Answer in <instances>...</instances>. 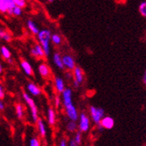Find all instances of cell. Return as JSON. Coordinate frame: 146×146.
<instances>
[{"mask_svg":"<svg viewBox=\"0 0 146 146\" xmlns=\"http://www.w3.org/2000/svg\"><path fill=\"white\" fill-rule=\"evenodd\" d=\"M14 109H15V114L17 116V118L19 119H24V116H25V108L24 106L18 103L15 104V106H14Z\"/></svg>","mask_w":146,"mask_h":146,"instance_id":"17","label":"cell"},{"mask_svg":"<svg viewBox=\"0 0 146 146\" xmlns=\"http://www.w3.org/2000/svg\"><path fill=\"white\" fill-rule=\"evenodd\" d=\"M78 124V131L84 133H88L91 128V119L89 116L86 112H81L78 115V119L77 120Z\"/></svg>","mask_w":146,"mask_h":146,"instance_id":"2","label":"cell"},{"mask_svg":"<svg viewBox=\"0 0 146 146\" xmlns=\"http://www.w3.org/2000/svg\"><path fill=\"white\" fill-rule=\"evenodd\" d=\"M115 121L110 116H104V118L101 119L99 125L104 129H111L114 127Z\"/></svg>","mask_w":146,"mask_h":146,"instance_id":"10","label":"cell"},{"mask_svg":"<svg viewBox=\"0 0 146 146\" xmlns=\"http://www.w3.org/2000/svg\"><path fill=\"white\" fill-rule=\"evenodd\" d=\"M63 109H64V112L66 114L67 118L69 119V120H72V121H77L78 119V111L76 108V106L74 105L73 103L68 104H64L62 105Z\"/></svg>","mask_w":146,"mask_h":146,"instance_id":"5","label":"cell"},{"mask_svg":"<svg viewBox=\"0 0 146 146\" xmlns=\"http://www.w3.org/2000/svg\"><path fill=\"white\" fill-rule=\"evenodd\" d=\"M139 13L143 17H146V2L143 1L139 5Z\"/></svg>","mask_w":146,"mask_h":146,"instance_id":"27","label":"cell"},{"mask_svg":"<svg viewBox=\"0 0 146 146\" xmlns=\"http://www.w3.org/2000/svg\"><path fill=\"white\" fill-rule=\"evenodd\" d=\"M62 59L64 69H66L69 71H72L74 70V68L76 67V62H75V60L72 55L64 54L62 56Z\"/></svg>","mask_w":146,"mask_h":146,"instance_id":"6","label":"cell"},{"mask_svg":"<svg viewBox=\"0 0 146 146\" xmlns=\"http://www.w3.org/2000/svg\"><path fill=\"white\" fill-rule=\"evenodd\" d=\"M48 2H50V3H52V2H54V0H47Z\"/></svg>","mask_w":146,"mask_h":146,"instance_id":"38","label":"cell"},{"mask_svg":"<svg viewBox=\"0 0 146 146\" xmlns=\"http://www.w3.org/2000/svg\"><path fill=\"white\" fill-rule=\"evenodd\" d=\"M38 73L43 78H49L51 76V70L50 67L45 62H42L38 66Z\"/></svg>","mask_w":146,"mask_h":146,"instance_id":"13","label":"cell"},{"mask_svg":"<svg viewBox=\"0 0 146 146\" xmlns=\"http://www.w3.org/2000/svg\"><path fill=\"white\" fill-rule=\"evenodd\" d=\"M0 38L3 39L5 42H10L12 40V35L2 28H0Z\"/></svg>","mask_w":146,"mask_h":146,"instance_id":"21","label":"cell"},{"mask_svg":"<svg viewBox=\"0 0 146 146\" xmlns=\"http://www.w3.org/2000/svg\"><path fill=\"white\" fill-rule=\"evenodd\" d=\"M66 130L69 133L74 134L75 132L78 131V124L77 121H72V120H69L68 123L66 124Z\"/></svg>","mask_w":146,"mask_h":146,"instance_id":"20","label":"cell"},{"mask_svg":"<svg viewBox=\"0 0 146 146\" xmlns=\"http://www.w3.org/2000/svg\"><path fill=\"white\" fill-rule=\"evenodd\" d=\"M23 100L25 101L26 104L28 105V107L30 108V111H31V118L34 123L36 122V120L38 119V106H36V103L34 102V100L31 97V96L28 93H23Z\"/></svg>","mask_w":146,"mask_h":146,"instance_id":"3","label":"cell"},{"mask_svg":"<svg viewBox=\"0 0 146 146\" xmlns=\"http://www.w3.org/2000/svg\"><path fill=\"white\" fill-rule=\"evenodd\" d=\"M14 4H15L16 6H19L21 8H24L27 5V1L26 0H13Z\"/></svg>","mask_w":146,"mask_h":146,"instance_id":"28","label":"cell"},{"mask_svg":"<svg viewBox=\"0 0 146 146\" xmlns=\"http://www.w3.org/2000/svg\"><path fill=\"white\" fill-rule=\"evenodd\" d=\"M68 146H79V145L73 140V138H71L70 141H68Z\"/></svg>","mask_w":146,"mask_h":146,"instance_id":"32","label":"cell"},{"mask_svg":"<svg viewBox=\"0 0 146 146\" xmlns=\"http://www.w3.org/2000/svg\"><path fill=\"white\" fill-rule=\"evenodd\" d=\"M51 41H52L53 44H54L55 46H60L62 39V36L59 34H52L51 35Z\"/></svg>","mask_w":146,"mask_h":146,"instance_id":"23","label":"cell"},{"mask_svg":"<svg viewBox=\"0 0 146 146\" xmlns=\"http://www.w3.org/2000/svg\"><path fill=\"white\" fill-rule=\"evenodd\" d=\"M5 96V90H4V87L2 86V85L0 84V99H4Z\"/></svg>","mask_w":146,"mask_h":146,"instance_id":"31","label":"cell"},{"mask_svg":"<svg viewBox=\"0 0 146 146\" xmlns=\"http://www.w3.org/2000/svg\"><path fill=\"white\" fill-rule=\"evenodd\" d=\"M65 75H66V78L68 79V80H71L73 78H72V72L71 71H67L66 73H65Z\"/></svg>","mask_w":146,"mask_h":146,"instance_id":"33","label":"cell"},{"mask_svg":"<svg viewBox=\"0 0 146 146\" xmlns=\"http://www.w3.org/2000/svg\"><path fill=\"white\" fill-rule=\"evenodd\" d=\"M28 146H41V141L38 136H32L29 140Z\"/></svg>","mask_w":146,"mask_h":146,"instance_id":"24","label":"cell"},{"mask_svg":"<svg viewBox=\"0 0 146 146\" xmlns=\"http://www.w3.org/2000/svg\"><path fill=\"white\" fill-rule=\"evenodd\" d=\"M53 62L55 64V66L60 69V70H64V66L62 63V55L59 53H54L53 55Z\"/></svg>","mask_w":146,"mask_h":146,"instance_id":"18","label":"cell"},{"mask_svg":"<svg viewBox=\"0 0 146 146\" xmlns=\"http://www.w3.org/2000/svg\"><path fill=\"white\" fill-rule=\"evenodd\" d=\"M15 6L13 0H0V12L12 14V9Z\"/></svg>","mask_w":146,"mask_h":146,"instance_id":"7","label":"cell"},{"mask_svg":"<svg viewBox=\"0 0 146 146\" xmlns=\"http://www.w3.org/2000/svg\"><path fill=\"white\" fill-rule=\"evenodd\" d=\"M3 73V66L1 65V63H0V75H1Z\"/></svg>","mask_w":146,"mask_h":146,"instance_id":"37","label":"cell"},{"mask_svg":"<svg viewBox=\"0 0 146 146\" xmlns=\"http://www.w3.org/2000/svg\"><path fill=\"white\" fill-rule=\"evenodd\" d=\"M5 110V104L2 101V99H0V111H3Z\"/></svg>","mask_w":146,"mask_h":146,"instance_id":"34","label":"cell"},{"mask_svg":"<svg viewBox=\"0 0 146 146\" xmlns=\"http://www.w3.org/2000/svg\"><path fill=\"white\" fill-rule=\"evenodd\" d=\"M104 116H105V112L103 108L93 105L89 107V118L96 126L99 125L100 121L104 118Z\"/></svg>","mask_w":146,"mask_h":146,"instance_id":"4","label":"cell"},{"mask_svg":"<svg viewBox=\"0 0 146 146\" xmlns=\"http://www.w3.org/2000/svg\"><path fill=\"white\" fill-rule=\"evenodd\" d=\"M0 53H1V55L4 57V59L5 60H10L11 59V52L8 47H6L5 46H2L1 49H0Z\"/></svg>","mask_w":146,"mask_h":146,"instance_id":"22","label":"cell"},{"mask_svg":"<svg viewBox=\"0 0 146 146\" xmlns=\"http://www.w3.org/2000/svg\"><path fill=\"white\" fill-rule=\"evenodd\" d=\"M51 31L49 30H42L39 31V32L36 35L39 45L43 48L44 54L46 56H49L51 52V46H50V41H51Z\"/></svg>","mask_w":146,"mask_h":146,"instance_id":"1","label":"cell"},{"mask_svg":"<svg viewBox=\"0 0 146 146\" xmlns=\"http://www.w3.org/2000/svg\"><path fill=\"white\" fill-rule=\"evenodd\" d=\"M36 129H38V133L41 138H45L47 135V129L45 121L43 120V119L38 118V119L36 122Z\"/></svg>","mask_w":146,"mask_h":146,"instance_id":"9","label":"cell"},{"mask_svg":"<svg viewBox=\"0 0 146 146\" xmlns=\"http://www.w3.org/2000/svg\"><path fill=\"white\" fill-rule=\"evenodd\" d=\"M73 140H74L78 145H80L82 143V140H83V136H82V133L79 132V131H77V132L74 133V135H73Z\"/></svg>","mask_w":146,"mask_h":146,"instance_id":"25","label":"cell"},{"mask_svg":"<svg viewBox=\"0 0 146 146\" xmlns=\"http://www.w3.org/2000/svg\"><path fill=\"white\" fill-rule=\"evenodd\" d=\"M27 27L33 35L36 36V35H38V33L39 32V29H38V25H36L32 20H28L27 21Z\"/></svg>","mask_w":146,"mask_h":146,"instance_id":"19","label":"cell"},{"mask_svg":"<svg viewBox=\"0 0 146 146\" xmlns=\"http://www.w3.org/2000/svg\"><path fill=\"white\" fill-rule=\"evenodd\" d=\"M58 146H68V140H67V138L62 137V139L60 140Z\"/></svg>","mask_w":146,"mask_h":146,"instance_id":"30","label":"cell"},{"mask_svg":"<svg viewBox=\"0 0 146 146\" xmlns=\"http://www.w3.org/2000/svg\"><path fill=\"white\" fill-rule=\"evenodd\" d=\"M27 90L30 93V94L33 96H39L42 94V90L40 87L33 82H30L27 85Z\"/></svg>","mask_w":146,"mask_h":146,"instance_id":"12","label":"cell"},{"mask_svg":"<svg viewBox=\"0 0 146 146\" xmlns=\"http://www.w3.org/2000/svg\"><path fill=\"white\" fill-rule=\"evenodd\" d=\"M54 104L55 109H57V110L61 107V105H62V100H61L60 96H56L54 97Z\"/></svg>","mask_w":146,"mask_h":146,"instance_id":"29","label":"cell"},{"mask_svg":"<svg viewBox=\"0 0 146 146\" xmlns=\"http://www.w3.org/2000/svg\"><path fill=\"white\" fill-rule=\"evenodd\" d=\"M71 72H72V78H73L72 80H74V81H76L79 85H81L84 82V79H85V74H84L83 70L78 66H76Z\"/></svg>","mask_w":146,"mask_h":146,"instance_id":"8","label":"cell"},{"mask_svg":"<svg viewBox=\"0 0 146 146\" xmlns=\"http://www.w3.org/2000/svg\"><path fill=\"white\" fill-rule=\"evenodd\" d=\"M31 54L32 56H34L35 58H38V59H43L44 57H46L45 54H44L43 48L41 47L39 44H36V45H34L31 47Z\"/></svg>","mask_w":146,"mask_h":146,"instance_id":"11","label":"cell"},{"mask_svg":"<svg viewBox=\"0 0 146 146\" xmlns=\"http://www.w3.org/2000/svg\"><path fill=\"white\" fill-rule=\"evenodd\" d=\"M21 13H23V8H21L19 6H14L12 9V14L11 15H14V16H21Z\"/></svg>","mask_w":146,"mask_h":146,"instance_id":"26","label":"cell"},{"mask_svg":"<svg viewBox=\"0 0 146 146\" xmlns=\"http://www.w3.org/2000/svg\"><path fill=\"white\" fill-rule=\"evenodd\" d=\"M46 119L47 122L50 126H54L56 124V112L55 110L53 107H49L47 109V113H46Z\"/></svg>","mask_w":146,"mask_h":146,"instance_id":"14","label":"cell"},{"mask_svg":"<svg viewBox=\"0 0 146 146\" xmlns=\"http://www.w3.org/2000/svg\"><path fill=\"white\" fill-rule=\"evenodd\" d=\"M72 86H73V87H74V88H78L80 85L78 83H77L76 81H74V80H72Z\"/></svg>","mask_w":146,"mask_h":146,"instance_id":"35","label":"cell"},{"mask_svg":"<svg viewBox=\"0 0 146 146\" xmlns=\"http://www.w3.org/2000/svg\"><path fill=\"white\" fill-rule=\"evenodd\" d=\"M54 88L56 90V92L58 94H62V91L66 88L65 87V82H64V80L61 77H56L54 78Z\"/></svg>","mask_w":146,"mask_h":146,"instance_id":"16","label":"cell"},{"mask_svg":"<svg viewBox=\"0 0 146 146\" xmlns=\"http://www.w3.org/2000/svg\"><path fill=\"white\" fill-rule=\"evenodd\" d=\"M143 83H144V84L146 83V72H144V73H143Z\"/></svg>","mask_w":146,"mask_h":146,"instance_id":"36","label":"cell"},{"mask_svg":"<svg viewBox=\"0 0 146 146\" xmlns=\"http://www.w3.org/2000/svg\"><path fill=\"white\" fill-rule=\"evenodd\" d=\"M20 65H21V70H23V72L25 73L27 76H29V77L33 76V69L31 67V63L29 62L28 61H26V60H21Z\"/></svg>","mask_w":146,"mask_h":146,"instance_id":"15","label":"cell"}]
</instances>
